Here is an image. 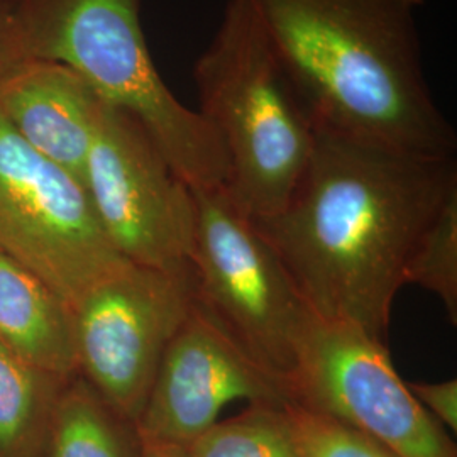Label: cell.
Masks as SVG:
<instances>
[{"label": "cell", "instance_id": "d6986e66", "mask_svg": "<svg viewBox=\"0 0 457 457\" xmlns=\"http://www.w3.org/2000/svg\"><path fill=\"white\" fill-rule=\"evenodd\" d=\"M410 392L444 428L457 430V379L410 383Z\"/></svg>", "mask_w": 457, "mask_h": 457}, {"label": "cell", "instance_id": "5bb4252c", "mask_svg": "<svg viewBox=\"0 0 457 457\" xmlns=\"http://www.w3.org/2000/svg\"><path fill=\"white\" fill-rule=\"evenodd\" d=\"M68 379L22 360L0 341V457H39Z\"/></svg>", "mask_w": 457, "mask_h": 457}, {"label": "cell", "instance_id": "ffe728a7", "mask_svg": "<svg viewBox=\"0 0 457 457\" xmlns=\"http://www.w3.org/2000/svg\"><path fill=\"white\" fill-rule=\"evenodd\" d=\"M141 457H194V454L187 445L143 439Z\"/></svg>", "mask_w": 457, "mask_h": 457}, {"label": "cell", "instance_id": "5b68a950", "mask_svg": "<svg viewBox=\"0 0 457 457\" xmlns=\"http://www.w3.org/2000/svg\"><path fill=\"white\" fill-rule=\"evenodd\" d=\"M192 194L195 234L190 266L198 305L251 360L292 390L315 315L226 187Z\"/></svg>", "mask_w": 457, "mask_h": 457}, {"label": "cell", "instance_id": "9a60e30c", "mask_svg": "<svg viewBox=\"0 0 457 457\" xmlns=\"http://www.w3.org/2000/svg\"><path fill=\"white\" fill-rule=\"evenodd\" d=\"M194 457H302L285 407L249 405L188 445Z\"/></svg>", "mask_w": 457, "mask_h": 457}, {"label": "cell", "instance_id": "ac0fdd59", "mask_svg": "<svg viewBox=\"0 0 457 457\" xmlns=\"http://www.w3.org/2000/svg\"><path fill=\"white\" fill-rule=\"evenodd\" d=\"M31 62L17 0H0V85Z\"/></svg>", "mask_w": 457, "mask_h": 457}, {"label": "cell", "instance_id": "9c48e42d", "mask_svg": "<svg viewBox=\"0 0 457 457\" xmlns=\"http://www.w3.org/2000/svg\"><path fill=\"white\" fill-rule=\"evenodd\" d=\"M292 403L336 419L395 457H457L444 428L410 392L385 343L315 320L292 383Z\"/></svg>", "mask_w": 457, "mask_h": 457}, {"label": "cell", "instance_id": "52a82bcc", "mask_svg": "<svg viewBox=\"0 0 457 457\" xmlns=\"http://www.w3.org/2000/svg\"><path fill=\"white\" fill-rule=\"evenodd\" d=\"M83 183L109 243L126 262L164 271L190 268L192 188L132 117L105 104Z\"/></svg>", "mask_w": 457, "mask_h": 457}, {"label": "cell", "instance_id": "6da1fadb", "mask_svg": "<svg viewBox=\"0 0 457 457\" xmlns=\"http://www.w3.org/2000/svg\"><path fill=\"white\" fill-rule=\"evenodd\" d=\"M456 190L454 158L396 153L315 128L290 200L254 224L317 320L385 343L411 249Z\"/></svg>", "mask_w": 457, "mask_h": 457}, {"label": "cell", "instance_id": "8992f818", "mask_svg": "<svg viewBox=\"0 0 457 457\" xmlns=\"http://www.w3.org/2000/svg\"><path fill=\"white\" fill-rule=\"evenodd\" d=\"M0 253L71 307L131 264L109 243L82 181L28 145L2 112Z\"/></svg>", "mask_w": 457, "mask_h": 457}, {"label": "cell", "instance_id": "30bf717a", "mask_svg": "<svg viewBox=\"0 0 457 457\" xmlns=\"http://www.w3.org/2000/svg\"><path fill=\"white\" fill-rule=\"evenodd\" d=\"M292 403L290 386L264 371L195 300L164 351L136 422L143 439L190 445L232 402Z\"/></svg>", "mask_w": 457, "mask_h": 457}, {"label": "cell", "instance_id": "2e32d148", "mask_svg": "<svg viewBox=\"0 0 457 457\" xmlns=\"http://www.w3.org/2000/svg\"><path fill=\"white\" fill-rule=\"evenodd\" d=\"M405 281L436 295L449 322L457 326V190L447 196L413 245Z\"/></svg>", "mask_w": 457, "mask_h": 457}, {"label": "cell", "instance_id": "3957f363", "mask_svg": "<svg viewBox=\"0 0 457 457\" xmlns=\"http://www.w3.org/2000/svg\"><path fill=\"white\" fill-rule=\"evenodd\" d=\"M194 80L226 151L228 195L253 220L277 215L309 163L315 122L249 0H228Z\"/></svg>", "mask_w": 457, "mask_h": 457}, {"label": "cell", "instance_id": "4fadbf2b", "mask_svg": "<svg viewBox=\"0 0 457 457\" xmlns=\"http://www.w3.org/2000/svg\"><path fill=\"white\" fill-rule=\"evenodd\" d=\"M137 427L80 375L58 395L39 457H141Z\"/></svg>", "mask_w": 457, "mask_h": 457}, {"label": "cell", "instance_id": "8fae6325", "mask_svg": "<svg viewBox=\"0 0 457 457\" xmlns=\"http://www.w3.org/2000/svg\"><path fill=\"white\" fill-rule=\"evenodd\" d=\"M100 109L96 92L73 70L53 62L31 60L0 85L7 122L82 183Z\"/></svg>", "mask_w": 457, "mask_h": 457}, {"label": "cell", "instance_id": "e0dca14e", "mask_svg": "<svg viewBox=\"0 0 457 457\" xmlns=\"http://www.w3.org/2000/svg\"><path fill=\"white\" fill-rule=\"evenodd\" d=\"M302 457H395L383 445L336 419L287 403Z\"/></svg>", "mask_w": 457, "mask_h": 457}, {"label": "cell", "instance_id": "ba28073f", "mask_svg": "<svg viewBox=\"0 0 457 457\" xmlns=\"http://www.w3.org/2000/svg\"><path fill=\"white\" fill-rule=\"evenodd\" d=\"M196 300L192 266L128 264L73 307L79 375L122 417L137 422L164 351Z\"/></svg>", "mask_w": 457, "mask_h": 457}, {"label": "cell", "instance_id": "277c9868", "mask_svg": "<svg viewBox=\"0 0 457 457\" xmlns=\"http://www.w3.org/2000/svg\"><path fill=\"white\" fill-rule=\"evenodd\" d=\"M31 60L73 70L102 104L132 117L192 190L228 185L226 151L158 73L141 0H17Z\"/></svg>", "mask_w": 457, "mask_h": 457}, {"label": "cell", "instance_id": "7c38bea8", "mask_svg": "<svg viewBox=\"0 0 457 457\" xmlns=\"http://www.w3.org/2000/svg\"><path fill=\"white\" fill-rule=\"evenodd\" d=\"M0 341L34 366L79 375L73 307L22 264L0 253Z\"/></svg>", "mask_w": 457, "mask_h": 457}, {"label": "cell", "instance_id": "7a4b0ae2", "mask_svg": "<svg viewBox=\"0 0 457 457\" xmlns=\"http://www.w3.org/2000/svg\"><path fill=\"white\" fill-rule=\"evenodd\" d=\"M315 128L424 158L457 137L425 79L424 0H249Z\"/></svg>", "mask_w": 457, "mask_h": 457}]
</instances>
